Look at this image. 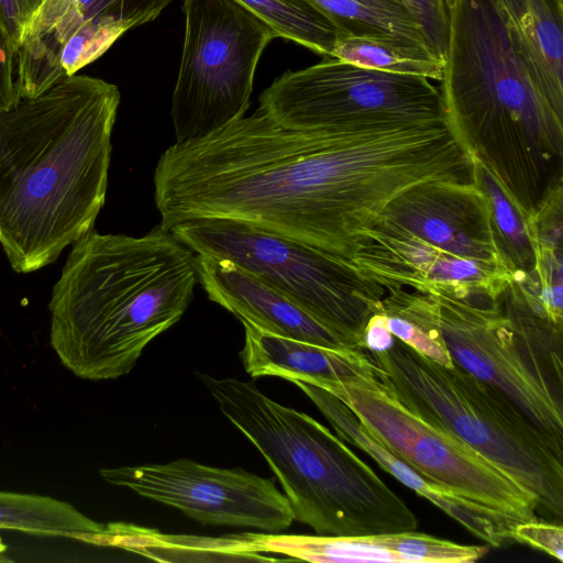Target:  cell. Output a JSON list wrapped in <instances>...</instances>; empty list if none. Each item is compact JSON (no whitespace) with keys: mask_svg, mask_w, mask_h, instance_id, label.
Segmentation results:
<instances>
[{"mask_svg":"<svg viewBox=\"0 0 563 563\" xmlns=\"http://www.w3.org/2000/svg\"><path fill=\"white\" fill-rule=\"evenodd\" d=\"M361 241L352 261L382 286L496 296L511 279L474 181L435 179L407 188Z\"/></svg>","mask_w":563,"mask_h":563,"instance_id":"cell-7","label":"cell"},{"mask_svg":"<svg viewBox=\"0 0 563 563\" xmlns=\"http://www.w3.org/2000/svg\"><path fill=\"white\" fill-rule=\"evenodd\" d=\"M84 20L121 36L130 29L155 20L174 0H73Z\"/></svg>","mask_w":563,"mask_h":563,"instance_id":"cell-26","label":"cell"},{"mask_svg":"<svg viewBox=\"0 0 563 563\" xmlns=\"http://www.w3.org/2000/svg\"><path fill=\"white\" fill-rule=\"evenodd\" d=\"M473 178L487 201L495 242L511 279L536 290L541 253L536 223L512 203L479 163L473 162Z\"/></svg>","mask_w":563,"mask_h":563,"instance_id":"cell-19","label":"cell"},{"mask_svg":"<svg viewBox=\"0 0 563 563\" xmlns=\"http://www.w3.org/2000/svg\"><path fill=\"white\" fill-rule=\"evenodd\" d=\"M268 24L277 37L290 40L332 58L343 33L308 0H236Z\"/></svg>","mask_w":563,"mask_h":563,"instance_id":"cell-23","label":"cell"},{"mask_svg":"<svg viewBox=\"0 0 563 563\" xmlns=\"http://www.w3.org/2000/svg\"><path fill=\"white\" fill-rule=\"evenodd\" d=\"M382 312L427 323L454 363L505 395L563 453L562 325L523 284L497 296L384 286Z\"/></svg>","mask_w":563,"mask_h":563,"instance_id":"cell-6","label":"cell"},{"mask_svg":"<svg viewBox=\"0 0 563 563\" xmlns=\"http://www.w3.org/2000/svg\"><path fill=\"white\" fill-rule=\"evenodd\" d=\"M294 384L314 404L340 439L365 452L382 470L428 499L472 534L495 548L515 542L511 532L518 521L424 478L375 439L336 396L305 382L296 380Z\"/></svg>","mask_w":563,"mask_h":563,"instance_id":"cell-14","label":"cell"},{"mask_svg":"<svg viewBox=\"0 0 563 563\" xmlns=\"http://www.w3.org/2000/svg\"><path fill=\"white\" fill-rule=\"evenodd\" d=\"M445 122L537 220L563 190V110L547 96L501 0H445Z\"/></svg>","mask_w":563,"mask_h":563,"instance_id":"cell-3","label":"cell"},{"mask_svg":"<svg viewBox=\"0 0 563 563\" xmlns=\"http://www.w3.org/2000/svg\"><path fill=\"white\" fill-rule=\"evenodd\" d=\"M249 553L284 554L290 560L317 563H400L374 534L358 537L246 532Z\"/></svg>","mask_w":563,"mask_h":563,"instance_id":"cell-21","label":"cell"},{"mask_svg":"<svg viewBox=\"0 0 563 563\" xmlns=\"http://www.w3.org/2000/svg\"><path fill=\"white\" fill-rule=\"evenodd\" d=\"M542 88L563 110V0H501Z\"/></svg>","mask_w":563,"mask_h":563,"instance_id":"cell-18","label":"cell"},{"mask_svg":"<svg viewBox=\"0 0 563 563\" xmlns=\"http://www.w3.org/2000/svg\"><path fill=\"white\" fill-rule=\"evenodd\" d=\"M412 14L430 52L442 63L448 45L445 0H402Z\"/></svg>","mask_w":563,"mask_h":563,"instance_id":"cell-27","label":"cell"},{"mask_svg":"<svg viewBox=\"0 0 563 563\" xmlns=\"http://www.w3.org/2000/svg\"><path fill=\"white\" fill-rule=\"evenodd\" d=\"M241 358L252 377L277 376L314 386L330 382L376 380L366 351L331 349L275 335L249 323Z\"/></svg>","mask_w":563,"mask_h":563,"instance_id":"cell-16","label":"cell"},{"mask_svg":"<svg viewBox=\"0 0 563 563\" xmlns=\"http://www.w3.org/2000/svg\"><path fill=\"white\" fill-rule=\"evenodd\" d=\"M195 254L227 260L288 296L354 346L382 312L385 288L352 261L309 244L225 219H196L170 229Z\"/></svg>","mask_w":563,"mask_h":563,"instance_id":"cell-9","label":"cell"},{"mask_svg":"<svg viewBox=\"0 0 563 563\" xmlns=\"http://www.w3.org/2000/svg\"><path fill=\"white\" fill-rule=\"evenodd\" d=\"M394 339L387 327L385 314L378 312L369 318L364 328L362 347L371 353L384 352L393 345Z\"/></svg>","mask_w":563,"mask_h":563,"instance_id":"cell-31","label":"cell"},{"mask_svg":"<svg viewBox=\"0 0 563 563\" xmlns=\"http://www.w3.org/2000/svg\"><path fill=\"white\" fill-rule=\"evenodd\" d=\"M400 563H472L488 552L487 545H464L413 531L374 534Z\"/></svg>","mask_w":563,"mask_h":563,"instance_id":"cell-25","label":"cell"},{"mask_svg":"<svg viewBox=\"0 0 563 563\" xmlns=\"http://www.w3.org/2000/svg\"><path fill=\"white\" fill-rule=\"evenodd\" d=\"M198 375L223 416L268 463L295 520L323 536L417 529V517L406 503L311 416L273 400L253 382Z\"/></svg>","mask_w":563,"mask_h":563,"instance_id":"cell-5","label":"cell"},{"mask_svg":"<svg viewBox=\"0 0 563 563\" xmlns=\"http://www.w3.org/2000/svg\"><path fill=\"white\" fill-rule=\"evenodd\" d=\"M103 528L69 503L43 495L0 492V529L80 541L85 534Z\"/></svg>","mask_w":563,"mask_h":563,"instance_id":"cell-22","label":"cell"},{"mask_svg":"<svg viewBox=\"0 0 563 563\" xmlns=\"http://www.w3.org/2000/svg\"><path fill=\"white\" fill-rule=\"evenodd\" d=\"M86 543L123 549L158 561H276L245 551L244 533L222 538L169 536L139 526L111 522Z\"/></svg>","mask_w":563,"mask_h":563,"instance_id":"cell-17","label":"cell"},{"mask_svg":"<svg viewBox=\"0 0 563 563\" xmlns=\"http://www.w3.org/2000/svg\"><path fill=\"white\" fill-rule=\"evenodd\" d=\"M379 386L430 426L492 462L537 500V514L561 520L563 453L498 389L394 339L367 352Z\"/></svg>","mask_w":563,"mask_h":563,"instance_id":"cell-8","label":"cell"},{"mask_svg":"<svg viewBox=\"0 0 563 563\" xmlns=\"http://www.w3.org/2000/svg\"><path fill=\"white\" fill-rule=\"evenodd\" d=\"M277 124L300 131L357 132L446 124L441 91L422 76L324 58L287 71L258 97Z\"/></svg>","mask_w":563,"mask_h":563,"instance_id":"cell-10","label":"cell"},{"mask_svg":"<svg viewBox=\"0 0 563 563\" xmlns=\"http://www.w3.org/2000/svg\"><path fill=\"white\" fill-rule=\"evenodd\" d=\"M318 387L341 399L375 439L424 478L518 522L538 519L530 493L465 443L407 410L377 379Z\"/></svg>","mask_w":563,"mask_h":563,"instance_id":"cell-12","label":"cell"},{"mask_svg":"<svg viewBox=\"0 0 563 563\" xmlns=\"http://www.w3.org/2000/svg\"><path fill=\"white\" fill-rule=\"evenodd\" d=\"M515 542L528 544L563 561V528L553 522L536 520L517 522L512 528Z\"/></svg>","mask_w":563,"mask_h":563,"instance_id":"cell-28","label":"cell"},{"mask_svg":"<svg viewBox=\"0 0 563 563\" xmlns=\"http://www.w3.org/2000/svg\"><path fill=\"white\" fill-rule=\"evenodd\" d=\"M198 282L197 255L161 224L137 238L91 231L53 286L51 345L79 378H119L180 320Z\"/></svg>","mask_w":563,"mask_h":563,"instance_id":"cell-4","label":"cell"},{"mask_svg":"<svg viewBox=\"0 0 563 563\" xmlns=\"http://www.w3.org/2000/svg\"><path fill=\"white\" fill-rule=\"evenodd\" d=\"M44 0H0V25L18 56L23 35Z\"/></svg>","mask_w":563,"mask_h":563,"instance_id":"cell-29","label":"cell"},{"mask_svg":"<svg viewBox=\"0 0 563 563\" xmlns=\"http://www.w3.org/2000/svg\"><path fill=\"white\" fill-rule=\"evenodd\" d=\"M118 87L74 75L0 110V245L19 274L93 231L102 209Z\"/></svg>","mask_w":563,"mask_h":563,"instance_id":"cell-2","label":"cell"},{"mask_svg":"<svg viewBox=\"0 0 563 563\" xmlns=\"http://www.w3.org/2000/svg\"><path fill=\"white\" fill-rule=\"evenodd\" d=\"M99 473L109 484L177 508L203 525L275 533L295 520L287 497L273 481L242 468L178 459L166 464L102 468Z\"/></svg>","mask_w":563,"mask_h":563,"instance_id":"cell-13","label":"cell"},{"mask_svg":"<svg viewBox=\"0 0 563 563\" xmlns=\"http://www.w3.org/2000/svg\"><path fill=\"white\" fill-rule=\"evenodd\" d=\"M308 1L328 15L343 35L382 40L419 56L437 58L402 0Z\"/></svg>","mask_w":563,"mask_h":563,"instance_id":"cell-20","label":"cell"},{"mask_svg":"<svg viewBox=\"0 0 563 563\" xmlns=\"http://www.w3.org/2000/svg\"><path fill=\"white\" fill-rule=\"evenodd\" d=\"M332 58L367 69L422 76L438 81L443 75L441 60L422 57L390 42L371 37L341 36Z\"/></svg>","mask_w":563,"mask_h":563,"instance_id":"cell-24","label":"cell"},{"mask_svg":"<svg viewBox=\"0 0 563 563\" xmlns=\"http://www.w3.org/2000/svg\"><path fill=\"white\" fill-rule=\"evenodd\" d=\"M7 550V545L3 543L2 539L0 538V553L4 552Z\"/></svg>","mask_w":563,"mask_h":563,"instance_id":"cell-32","label":"cell"},{"mask_svg":"<svg viewBox=\"0 0 563 563\" xmlns=\"http://www.w3.org/2000/svg\"><path fill=\"white\" fill-rule=\"evenodd\" d=\"M21 100L16 84V55L0 25V110H8Z\"/></svg>","mask_w":563,"mask_h":563,"instance_id":"cell-30","label":"cell"},{"mask_svg":"<svg viewBox=\"0 0 563 563\" xmlns=\"http://www.w3.org/2000/svg\"><path fill=\"white\" fill-rule=\"evenodd\" d=\"M185 38L170 115L176 142L242 118L275 31L236 0H184Z\"/></svg>","mask_w":563,"mask_h":563,"instance_id":"cell-11","label":"cell"},{"mask_svg":"<svg viewBox=\"0 0 563 563\" xmlns=\"http://www.w3.org/2000/svg\"><path fill=\"white\" fill-rule=\"evenodd\" d=\"M466 175V155L445 125L300 131L257 108L207 136L170 145L154 170V197L167 230L225 219L352 261L398 194Z\"/></svg>","mask_w":563,"mask_h":563,"instance_id":"cell-1","label":"cell"},{"mask_svg":"<svg viewBox=\"0 0 563 563\" xmlns=\"http://www.w3.org/2000/svg\"><path fill=\"white\" fill-rule=\"evenodd\" d=\"M197 266L198 279L209 299L233 313L242 323L321 346L360 350L276 287L240 266L201 255H197Z\"/></svg>","mask_w":563,"mask_h":563,"instance_id":"cell-15","label":"cell"}]
</instances>
